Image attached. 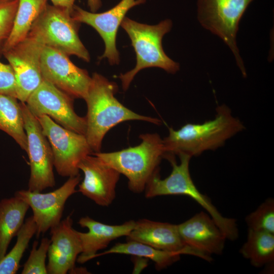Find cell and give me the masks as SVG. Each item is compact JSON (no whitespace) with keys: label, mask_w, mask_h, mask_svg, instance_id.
Here are the masks:
<instances>
[{"label":"cell","mask_w":274,"mask_h":274,"mask_svg":"<svg viewBox=\"0 0 274 274\" xmlns=\"http://www.w3.org/2000/svg\"><path fill=\"white\" fill-rule=\"evenodd\" d=\"M37 227L32 216L27 218L18 231L17 240L11 250L0 261V274H15L20 267V262Z\"/></svg>","instance_id":"cell-25"},{"label":"cell","mask_w":274,"mask_h":274,"mask_svg":"<svg viewBox=\"0 0 274 274\" xmlns=\"http://www.w3.org/2000/svg\"><path fill=\"white\" fill-rule=\"evenodd\" d=\"M73 223L72 216L69 215L50 229L48 273L65 274L75 269V263L82 252V246Z\"/></svg>","instance_id":"cell-17"},{"label":"cell","mask_w":274,"mask_h":274,"mask_svg":"<svg viewBox=\"0 0 274 274\" xmlns=\"http://www.w3.org/2000/svg\"><path fill=\"white\" fill-rule=\"evenodd\" d=\"M126 237L127 241L142 243L157 249L191 255L207 261L212 260L211 257L186 246L176 224L141 219L135 221L134 227Z\"/></svg>","instance_id":"cell-16"},{"label":"cell","mask_w":274,"mask_h":274,"mask_svg":"<svg viewBox=\"0 0 274 274\" xmlns=\"http://www.w3.org/2000/svg\"><path fill=\"white\" fill-rule=\"evenodd\" d=\"M29 205L14 196L0 201V261L7 253L12 238L16 236L23 224Z\"/></svg>","instance_id":"cell-20"},{"label":"cell","mask_w":274,"mask_h":274,"mask_svg":"<svg viewBox=\"0 0 274 274\" xmlns=\"http://www.w3.org/2000/svg\"><path fill=\"white\" fill-rule=\"evenodd\" d=\"M0 94L17 98L16 82L11 66L0 61Z\"/></svg>","instance_id":"cell-29"},{"label":"cell","mask_w":274,"mask_h":274,"mask_svg":"<svg viewBox=\"0 0 274 274\" xmlns=\"http://www.w3.org/2000/svg\"><path fill=\"white\" fill-rule=\"evenodd\" d=\"M139 138L142 142L138 146L116 152L92 153L124 175L128 188L136 193L145 191L151 177L159 171L165 154L163 140L157 133L141 134Z\"/></svg>","instance_id":"cell-3"},{"label":"cell","mask_w":274,"mask_h":274,"mask_svg":"<svg viewBox=\"0 0 274 274\" xmlns=\"http://www.w3.org/2000/svg\"><path fill=\"white\" fill-rule=\"evenodd\" d=\"M53 5L65 8L70 12H72L74 3L76 0H50Z\"/></svg>","instance_id":"cell-30"},{"label":"cell","mask_w":274,"mask_h":274,"mask_svg":"<svg viewBox=\"0 0 274 274\" xmlns=\"http://www.w3.org/2000/svg\"><path fill=\"white\" fill-rule=\"evenodd\" d=\"M82 227L87 228V232L77 231L82 246V252L77 261L84 263L95 257L97 252L107 248L112 241L127 236L135 225L134 220L128 221L120 225H108L94 220L89 216L81 218L78 223Z\"/></svg>","instance_id":"cell-19"},{"label":"cell","mask_w":274,"mask_h":274,"mask_svg":"<svg viewBox=\"0 0 274 274\" xmlns=\"http://www.w3.org/2000/svg\"><path fill=\"white\" fill-rule=\"evenodd\" d=\"M120 25L130 39L136 59V65L132 70L119 76L124 91L128 89L136 74L143 69L159 67L170 74L179 70V64L165 53L162 45L163 36L172 27L170 20L165 19L151 25L125 17Z\"/></svg>","instance_id":"cell-5"},{"label":"cell","mask_w":274,"mask_h":274,"mask_svg":"<svg viewBox=\"0 0 274 274\" xmlns=\"http://www.w3.org/2000/svg\"><path fill=\"white\" fill-rule=\"evenodd\" d=\"M72 97L43 79L25 102L37 118L47 115L64 128L85 135L86 117L74 111Z\"/></svg>","instance_id":"cell-10"},{"label":"cell","mask_w":274,"mask_h":274,"mask_svg":"<svg viewBox=\"0 0 274 274\" xmlns=\"http://www.w3.org/2000/svg\"><path fill=\"white\" fill-rule=\"evenodd\" d=\"M216 112L213 120L203 123H187L178 130L169 128L168 136L163 139L165 154L198 156L223 146L226 140L244 129L242 123L232 116L226 105L219 106Z\"/></svg>","instance_id":"cell-2"},{"label":"cell","mask_w":274,"mask_h":274,"mask_svg":"<svg viewBox=\"0 0 274 274\" xmlns=\"http://www.w3.org/2000/svg\"><path fill=\"white\" fill-rule=\"evenodd\" d=\"M84 173L78 191L96 204L108 207L114 200L120 174L97 156H86L78 165Z\"/></svg>","instance_id":"cell-15"},{"label":"cell","mask_w":274,"mask_h":274,"mask_svg":"<svg viewBox=\"0 0 274 274\" xmlns=\"http://www.w3.org/2000/svg\"><path fill=\"white\" fill-rule=\"evenodd\" d=\"M37 118L50 144L58 174L68 178L79 175V163L93 152L85 135L64 128L47 115Z\"/></svg>","instance_id":"cell-8"},{"label":"cell","mask_w":274,"mask_h":274,"mask_svg":"<svg viewBox=\"0 0 274 274\" xmlns=\"http://www.w3.org/2000/svg\"><path fill=\"white\" fill-rule=\"evenodd\" d=\"M81 180L80 174L69 177L61 186L48 193L28 189L15 192V195L25 201L32 211V216L37 227V237L59 223L65 203L71 195L77 192L76 188Z\"/></svg>","instance_id":"cell-12"},{"label":"cell","mask_w":274,"mask_h":274,"mask_svg":"<svg viewBox=\"0 0 274 274\" xmlns=\"http://www.w3.org/2000/svg\"><path fill=\"white\" fill-rule=\"evenodd\" d=\"M51 243L50 239L44 237L38 245L37 241L32 244L29 256L23 265L22 274L48 273L46 259Z\"/></svg>","instance_id":"cell-27"},{"label":"cell","mask_w":274,"mask_h":274,"mask_svg":"<svg viewBox=\"0 0 274 274\" xmlns=\"http://www.w3.org/2000/svg\"><path fill=\"white\" fill-rule=\"evenodd\" d=\"M88 6L92 12H95L101 7V0H87Z\"/></svg>","instance_id":"cell-31"},{"label":"cell","mask_w":274,"mask_h":274,"mask_svg":"<svg viewBox=\"0 0 274 274\" xmlns=\"http://www.w3.org/2000/svg\"><path fill=\"white\" fill-rule=\"evenodd\" d=\"M239 252L255 267L271 264L274 260V234L248 229L247 241Z\"/></svg>","instance_id":"cell-24"},{"label":"cell","mask_w":274,"mask_h":274,"mask_svg":"<svg viewBox=\"0 0 274 274\" xmlns=\"http://www.w3.org/2000/svg\"><path fill=\"white\" fill-rule=\"evenodd\" d=\"M19 0L0 2V50L11 31Z\"/></svg>","instance_id":"cell-28"},{"label":"cell","mask_w":274,"mask_h":274,"mask_svg":"<svg viewBox=\"0 0 274 274\" xmlns=\"http://www.w3.org/2000/svg\"><path fill=\"white\" fill-rule=\"evenodd\" d=\"M7 1H10V0H0V2Z\"/></svg>","instance_id":"cell-32"},{"label":"cell","mask_w":274,"mask_h":274,"mask_svg":"<svg viewBox=\"0 0 274 274\" xmlns=\"http://www.w3.org/2000/svg\"><path fill=\"white\" fill-rule=\"evenodd\" d=\"M24 128L27 136L30 174L28 190L42 192L55 185L54 159L50 144L38 119L25 102H21Z\"/></svg>","instance_id":"cell-9"},{"label":"cell","mask_w":274,"mask_h":274,"mask_svg":"<svg viewBox=\"0 0 274 274\" xmlns=\"http://www.w3.org/2000/svg\"><path fill=\"white\" fill-rule=\"evenodd\" d=\"M178 155L180 159L179 164H177L175 155L166 154L164 158L171 163L172 171L164 179L160 178L159 171L155 173L146 185L145 196L151 198L168 195L188 196L208 212L227 239L235 240L238 236L236 220L223 217L213 204L211 199L197 189L189 172V162L191 157L185 154Z\"/></svg>","instance_id":"cell-4"},{"label":"cell","mask_w":274,"mask_h":274,"mask_svg":"<svg viewBox=\"0 0 274 274\" xmlns=\"http://www.w3.org/2000/svg\"><path fill=\"white\" fill-rule=\"evenodd\" d=\"M178 227L186 246L208 256L223 252L227 238L212 218L206 213L195 214L178 224Z\"/></svg>","instance_id":"cell-18"},{"label":"cell","mask_w":274,"mask_h":274,"mask_svg":"<svg viewBox=\"0 0 274 274\" xmlns=\"http://www.w3.org/2000/svg\"><path fill=\"white\" fill-rule=\"evenodd\" d=\"M118 86L97 73H93L86 97L87 107L85 136L92 151L100 152L106 133L118 124L142 120L159 125L160 120L136 114L124 106L115 97Z\"/></svg>","instance_id":"cell-1"},{"label":"cell","mask_w":274,"mask_h":274,"mask_svg":"<svg viewBox=\"0 0 274 274\" xmlns=\"http://www.w3.org/2000/svg\"><path fill=\"white\" fill-rule=\"evenodd\" d=\"M44 45L27 36L22 41L2 52L12 67L16 79L17 98L25 102L43 81L40 59Z\"/></svg>","instance_id":"cell-13"},{"label":"cell","mask_w":274,"mask_h":274,"mask_svg":"<svg viewBox=\"0 0 274 274\" xmlns=\"http://www.w3.org/2000/svg\"><path fill=\"white\" fill-rule=\"evenodd\" d=\"M40 68L43 79L73 98L85 99L91 82L88 72L75 65L68 56L44 46Z\"/></svg>","instance_id":"cell-11"},{"label":"cell","mask_w":274,"mask_h":274,"mask_svg":"<svg viewBox=\"0 0 274 274\" xmlns=\"http://www.w3.org/2000/svg\"><path fill=\"white\" fill-rule=\"evenodd\" d=\"M145 1L121 0L112 9L100 13L88 12L74 5L71 15L77 22L84 23L94 28L102 39L105 48L99 59L107 58L111 64H117L119 62V54L116 45L118 28L128 11Z\"/></svg>","instance_id":"cell-14"},{"label":"cell","mask_w":274,"mask_h":274,"mask_svg":"<svg viewBox=\"0 0 274 274\" xmlns=\"http://www.w3.org/2000/svg\"><path fill=\"white\" fill-rule=\"evenodd\" d=\"M48 0H19L17 10L10 34L2 53L26 39L35 21L43 12Z\"/></svg>","instance_id":"cell-21"},{"label":"cell","mask_w":274,"mask_h":274,"mask_svg":"<svg viewBox=\"0 0 274 274\" xmlns=\"http://www.w3.org/2000/svg\"><path fill=\"white\" fill-rule=\"evenodd\" d=\"M79 24L68 10L48 4L27 36L44 46L89 62V53L79 37Z\"/></svg>","instance_id":"cell-6"},{"label":"cell","mask_w":274,"mask_h":274,"mask_svg":"<svg viewBox=\"0 0 274 274\" xmlns=\"http://www.w3.org/2000/svg\"><path fill=\"white\" fill-rule=\"evenodd\" d=\"M110 254H127L149 259L155 263L158 269L172 265L179 260L181 255L179 252L161 250L138 242L127 241L126 243H117L101 253H97L95 257Z\"/></svg>","instance_id":"cell-23"},{"label":"cell","mask_w":274,"mask_h":274,"mask_svg":"<svg viewBox=\"0 0 274 274\" xmlns=\"http://www.w3.org/2000/svg\"><path fill=\"white\" fill-rule=\"evenodd\" d=\"M253 0H197V19L201 26L219 37L230 48L243 75L244 62L236 43L240 20Z\"/></svg>","instance_id":"cell-7"},{"label":"cell","mask_w":274,"mask_h":274,"mask_svg":"<svg viewBox=\"0 0 274 274\" xmlns=\"http://www.w3.org/2000/svg\"><path fill=\"white\" fill-rule=\"evenodd\" d=\"M248 229L274 234V200L267 199L246 218Z\"/></svg>","instance_id":"cell-26"},{"label":"cell","mask_w":274,"mask_h":274,"mask_svg":"<svg viewBox=\"0 0 274 274\" xmlns=\"http://www.w3.org/2000/svg\"><path fill=\"white\" fill-rule=\"evenodd\" d=\"M16 97L0 94V130L12 137L26 152L27 141L21 102Z\"/></svg>","instance_id":"cell-22"}]
</instances>
